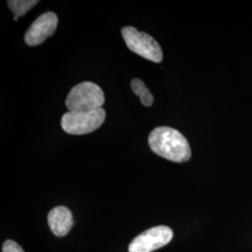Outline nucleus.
I'll use <instances>...</instances> for the list:
<instances>
[{"label": "nucleus", "mask_w": 252, "mask_h": 252, "mask_svg": "<svg viewBox=\"0 0 252 252\" xmlns=\"http://www.w3.org/2000/svg\"><path fill=\"white\" fill-rule=\"evenodd\" d=\"M149 145L153 153L171 162H187L191 156L188 140L171 127L155 128L149 135Z\"/></svg>", "instance_id": "1"}, {"label": "nucleus", "mask_w": 252, "mask_h": 252, "mask_svg": "<svg viewBox=\"0 0 252 252\" xmlns=\"http://www.w3.org/2000/svg\"><path fill=\"white\" fill-rule=\"evenodd\" d=\"M104 103L103 90L91 81H84L74 86L65 100V106L69 111L94 110L102 108Z\"/></svg>", "instance_id": "2"}, {"label": "nucleus", "mask_w": 252, "mask_h": 252, "mask_svg": "<svg viewBox=\"0 0 252 252\" xmlns=\"http://www.w3.org/2000/svg\"><path fill=\"white\" fill-rule=\"evenodd\" d=\"M106 119L102 108L89 111H68L61 120L63 131L69 135H86L97 130Z\"/></svg>", "instance_id": "3"}, {"label": "nucleus", "mask_w": 252, "mask_h": 252, "mask_svg": "<svg viewBox=\"0 0 252 252\" xmlns=\"http://www.w3.org/2000/svg\"><path fill=\"white\" fill-rule=\"evenodd\" d=\"M122 36L131 52L154 63L162 62L161 46L153 36L145 32H140L132 27H124L122 29Z\"/></svg>", "instance_id": "4"}, {"label": "nucleus", "mask_w": 252, "mask_h": 252, "mask_svg": "<svg viewBox=\"0 0 252 252\" xmlns=\"http://www.w3.org/2000/svg\"><path fill=\"white\" fill-rule=\"evenodd\" d=\"M173 231L167 226H156L138 234L129 245V252H153L169 243Z\"/></svg>", "instance_id": "5"}, {"label": "nucleus", "mask_w": 252, "mask_h": 252, "mask_svg": "<svg viewBox=\"0 0 252 252\" xmlns=\"http://www.w3.org/2000/svg\"><path fill=\"white\" fill-rule=\"evenodd\" d=\"M58 17L54 12L48 11L41 14L31 25L25 35L28 46H37L43 43L49 36H53L57 29Z\"/></svg>", "instance_id": "6"}, {"label": "nucleus", "mask_w": 252, "mask_h": 252, "mask_svg": "<svg viewBox=\"0 0 252 252\" xmlns=\"http://www.w3.org/2000/svg\"><path fill=\"white\" fill-rule=\"evenodd\" d=\"M48 223L56 236H64L72 228L74 223L72 213L67 207L62 206L54 207L48 215Z\"/></svg>", "instance_id": "7"}, {"label": "nucleus", "mask_w": 252, "mask_h": 252, "mask_svg": "<svg viewBox=\"0 0 252 252\" xmlns=\"http://www.w3.org/2000/svg\"><path fill=\"white\" fill-rule=\"evenodd\" d=\"M131 88L135 95L139 96L142 105L151 107L153 104V95L150 90L145 86L144 82L139 79H134L131 81Z\"/></svg>", "instance_id": "8"}, {"label": "nucleus", "mask_w": 252, "mask_h": 252, "mask_svg": "<svg viewBox=\"0 0 252 252\" xmlns=\"http://www.w3.org/2000/svg\"><path fill=\"white\" fill-rule=\"evenodd\" d=\"M38 2L37 0H9L8 5L16 17H21L27 14Z\"/></svg>", "instance_id": "9"}, {"label": "nucleus", "mask_w": 252, "mask_h": 252, "mask_svg": "<svg viewBox=\"0 0 252 252\" xmlns=\"http://www.w3.org/2000/svg\"><path fill=\"white\" fill-rule=\"evenodd\" d=\"M2 251L3 252H25L19 244L12 240L5 241V243L3 244Z\"/></svg>", "instance_id": "10"}, {"label": "nucleus", "mask_w": 252, "mask_h": 252, "mask_svg": "<svg viewBox=\"0 0 252 252\" xmlns=\"http://www.w3.org/2000/svg\"><path fill=\"white\" fill-rule=\"evenodd\" d=\"M14 20H15V21H17V20H18V17H16V16H14Z\"/></svg>", "instance_id": "11"}]
</instances>
